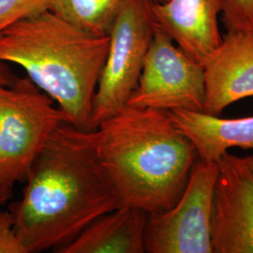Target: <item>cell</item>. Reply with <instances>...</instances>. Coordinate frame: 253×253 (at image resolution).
I'll return each instance as SVG.
<instances>
[{"mask_svg": "<svg viewBox=\"0 0 253 253\" xmlns=\"http://www.w3.org/2000/svg\"><path fill=\"white\" fill-rule=\"evenodd\" d=\"M212 216L215 253H253V162L224 154L218 161Z\"/></svg>", "mask_w": 253, "mask_h": 253, "instance_id": "ba28073f", "label": "cell"}, {"mask_svg": "<svg viewBox=\"0 0 253 253\" xmlns=\"http://www.w3.org/2000/svg\"><path fill=\"white\" fill-rule=\"evenodd\" d=\"M31 79L0 84V182L13 188L28 172L54 130L69 120Z\"/></svg>", "mask_w": 253, "mask_h": 253, "instance_id": "277c9868", "label": "cell"}, {"mask_svg": "<svg viewBox=\"0 0 253 253\" xmlns=\"http://www.w3.org/2000/svg\"><path fill=\"white\" fill-rule=\"evenodd\" d=\"M26 181L22 199L10 211L28 253L56 250L121 207L98 159L92 130L68 122L49 138Z\"/></svg>", "mask_w": 253, "mask_h": 253, "instance_id": "6da1fadb", "label": "cell"}, {"mask_svg": "<svg viewBox=\"0 0 253 253\" xmlns=\"http://www.w3.org/2000/svg\"><path fill=\"white\" fill-rule=\"evenodd\" d=\"M52 0H0V31L14 22L50 9Z\"/></svg>", "mask_w": 253, "mask_h": 253, "instance_id": "5bb4252c", "label": "cell"}, {"mask_svg": "<svg viewBox=\"0 0 253 253\" xmlns=\"http://www.w3.org/2000/svg\"><path fill=\"white\" fill-rule=\"evenodd\" d=\"M205 101L204 67L155 27L138 84L126 105L203 112Z\"/></svg>", "mask_w": 253, "mask_h": 253, "instance_id": "52a82bcc", "label": "cell"}, {"mask_svg": "<svg viewBox=\"0 0 253 253\" xmlns=\"http://www.w3.org/2000/svg\"><path fill=\"white\" fill-rule=\"evenodd\" d=\"M149 215L138 208L120 207L85 227L58 253H144Z\"/></svg>", "mask_w": 253, "mask_h": 253, "instance_id": "8fae6325", "label": "cell"}, {"mask_svg": "<svg viewBox=\"0 0 253 253\" xmlns=\"http://www.w3.org/2000/svg\"><path fill=\"white\" fill-rule=\"evenodd\" d=\"M169 114L203 161L217 162L233 147L253 149V116L227 119L187 110H172Z\"/></svg>", "mask_w": 253, "mask_h": 253, "instance_id": "7c38bea8", "label": "cell"}, {"mask_svg": "<svg viewBox=\"0 0 253 253\" xmlns=\"http://www.w3.org/2000/svg\"><path fill=\"white\" fill-rule=\"evenodd\" d=\"M225 0H168L152 2L155 27L202 66L222 42L217 16Z\"/></svg>", "mask_w": 253, "mask_h": 253, "instance_id": "30bf717a", "label": "cell"}, {"mask_svg": "<svg viewBox=\"0 0 253 253\" xmlns=\"http://www.w3.org/2000/svg\"><path fill=\"white\" fill-rule=\"evenodd\" d=\"M151 0H126L110 33L93 100L92 129L126 106L138 84L155 32Z\"/></svg>", "mask_w": 253, "mask_h": 253, "instance_id": "5b68a950", "label": "cell"}, {"mask_svg": "<svg viewBox=\"0 0 253 253\" xmlns=\"http://www.w3.org/2000/svg\"><path fill=\"white\" fill-rule=\"evenodd\" d=\"M252 159H253V156H252Z\"/></svg>", "mask_w": 253, "mask_h": 253, "instance_id": "ffe728a7", "label": "cell"}, {"mask_svg": "<svg viewBox=\"0 0 253 253\" xmlns=\"http://www.w3.org/2000/svg\"><path fill=\"white\" fill-rule=\"evenodd\" d=\"M151 1H153L155 3H164V2H167L168 0H151Z\"/></svg>", "mask_w": 253, "mask_h": 253, "instance_id": "d6986e66", "label": "cell"}, {"mask_svg": "<svg viewBox=\"0 0 253 253\" xmlns=\"http://www.w3.org/2000/svg\"><path fill=\"white\" fill-rule=\"evenodd\" d=\"M217 162L195 163L180 199L166 212L149 215L145 253H214L212 216Z\"/></svg>", "mask_w": 253, "mask_h": 253, "instance_id": "8992f818", "label": "cell"}, {"mask_svg": "<svg viewBox=\"0 0 253 253\" xmlns=\"http://www.w3.org/2000/svg\"><path fill=\"white\" fill-rule=\"evenodd\" d=\"M203 67V113L218 117L235 101L253 97V32H228Z\"/></svg>", "mask_w": 253, "mask_h": 253, "instance_id": "9c48e42d", "label": "cell"}, {"mask_svg": "<svg viewBox=\"0 0 253 253\" xmlns=\"http://www.w3.org/2000/svg\"><path fill=\"white\" fill-rule=\"evenodd\" d=\"M126 0H52L54 14L97 36H109Z\"/></svg>", "mask_w": 253, "mask_h": 253, "instance_id": "4fadbf2b", "label": "cell"}, {"mask_svg": "<svg viewBox=\"0 0 253 253\" xmlns=\"http://www.w3.org/2000/svg\"><path fill=\"white\" fill-rule=\"evenodd\" d=\"M14 77L4 62H0V84L8 85L13 81Z\"/></svg>", "mask_w": 253, "mask_h": 253, "instance_id": "e0dca14e", "label": "cell"}, {"mask_svg": "<svg viewBox=\"0 0 253 253\" xmlns=\"http://www.w3.org/2000/svg\"><path fill=\"white\" fill-rule=\"evenodd\" d=\"M222 13L228 32H253V0H225Z\"/></svg>", "mask_w": 253, "mask_h": 253, "instance_id": "9a60e30c", "label": "cell"}, {"mask_svg": "<svg viewBox=\"0 0 253 253\" xmlns=\"http://www.w3.org/2000/svg\"><path fill=\"white\" fill-rule=\"evenodd\" d=\"M110 37L84 31L50 9L0 31V62L22 67L73 126L92 130L93 100Z\"/></svg>", "mask_w": 253, "mask_h": 253, "instance_id": "3957f363", "label": "cell"}, {"mask_svg": "<svg viewBox=\"0 0 253 253\" xmlns=\"http://www.w3.org/2000/svg\"><path fill=\"white\" fill-rule=\"evenodd\" d=\"M0 253H28L14 229L11 211L0 208Z\"/></svg>", "mask_w": 253, "mask_h": 253, "instance_id": "2e32d148", "label": "cell"}, {"mask_svg": "<svg viewBox=\"0 0 253 253\" xmlns=\"http://www.w3.org/2000/svg\"><path fill=\"white\" fill-rule=\"evenodd\" d=\"M12 196V188L0 182V208L6 204Z\"/></svg>", "mask_w": 253, "mask_h": 253, "instance_id": "ac0fdd59", "label": "cell"}, {"mask_svg": "<svg viewBox=\"0 0 253 253\" xmlns=\"http://www.w3.org/2000/svg\"><path fill=\"white\" fill-rule=\"evenodd\" d=\"M96 153L121 207L148 215L180 199L199 159L169 111L126 105L92 129Z\"/></svg>", "mask_w": 253, "mask_h": 253, "instance_id": "7a4b0ae2", "label": "cell"}]
</instances>
